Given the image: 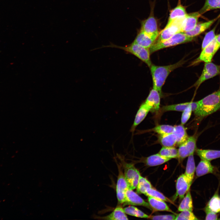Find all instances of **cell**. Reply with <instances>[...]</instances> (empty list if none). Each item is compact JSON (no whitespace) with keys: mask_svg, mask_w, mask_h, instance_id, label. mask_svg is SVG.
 I'll return each mask as SVG.
<instances>
[{"mask_svg":"<svg viewBox=\"0 0 220 220\" xmlns=\"http://www.w3.org/2000/svg\"><path fill=\"white\" fill-rule=\"evenodd\" d=\"M99 218L102 219L110 220L128 219L123 208L120 206L116 207L114 211L109 215Z\"/></svg>","mask_w":220,"mask_h":220,"instance_id":"cell-23","label":"cell"},{"mask_svg":"<svg viewBox=\"0 0 220 220\" xmlns=\"http://www.w3.org/2000/svg\"><path fill=\"white\" fill-rule=\"evenodd\" d=\"M123 206L126 205L141 206L151 209L149 203L145 201L133 190L128 189L125 193V200Z\"/></svg>","mask_w":220,"mask_h":220,"instance_id":"cell-12","label":"cell"},{"mask_svg":"<svg viewBox=\"0 0 220 220\" xmlns=\"http://www.w3.org/2000/svg\"><path fill=\"white\" fill-rule=\"evenodd\" d=\"M220 48V45L217 42L215 36L213 40L202 50L200 56L195 61V63L200 62H211L214 56Z\"/></svg>","mask_w":220,"mask_h":220,"instance_id":"cell-7","label":"cell"},{"mask_svg":"<svg viewBox=\"0 0 220 220\" xmlns=\"http://www.w3.org/2000/svg\"><path fill=\"white\" fill-rule=\"evenodd\" d=\"M187 14L185 7L181 4H179L170 11L166 26L168 25L177 18L186 16Z\"/></svg>","mask_w":220,"mask_h":220,"instance_id":"cell-21","label":"cell"},{"mask_svg":"<svg viewBox=\"0 0 220 220\" xmlns=\"http://www.w3.org/2000/svg\"><path fill=\"white\" fill-rule=\"evenodd\" d=\"M219 0H206L205 3L199 11L201 15L210 10L218 9Z\"/></svg>","mask_w":220,"mask_h":220,"instance_id":"cell-34","label":"cell"},{"mask_svg":"<svg viewBox=\"0 0 220 220\" xmlns=\"http://www.w3.org/2000/svg\"><path fill=\"white\" fill-rule=\"evenodd\" d=\"M191 102L190 104L183 111L181 119V124L184 125L190 118L192 112Z\"/></svg>","mask_w":220,"mask_h":220,"instance_id":"cell-39","label":"cell"},{"mask_svg":"<svg viewBox=\"0 0 220 220\" xmlns=\"http://www.w3.org/2000/svg\"><path fill=\"white\" fill-rule=\"evenodd\" d=\"M201 16L199 11L187 14L183 23L181 32L185 33L193 30L197 24Z\"/></svg>","mask_w":220,"mask_h":220,"instance_id":"cell-13","label":"cell"},{"mask_svg":"<svg viewBox=\"0 0 220 220\" xmlns=\"http://www.w3.org/2000/svg\"><path fill=\"white\" fill-rule=\"evenodd\" d=\"M148 200L150 206L155 211L173 212L164 201L150 196H148Z\"/></svg>","mask_w":220,"mask_h":220,"instance_id":"cell-22","label":"cell"},{"mask_svg":"<svg viewBox=\"0 0 220 220\" xmlns=\"http://www.w3.org/2000/svg\"><path fill=\"white\" fill-rule=\"evenodd\" d=\"M159 93L154 89H152L144 102L150 108V112H156L160 108V98Z\"/></svg>","mask_w":220,"mask_h":220,"instance_id":"cell-15","label":"cell"},{"mask_svg":"<svg viewBox=\"0 0 220 220\" xmlns=\"http://www.w3.org/2000/svg\"><path fill=\"white\" fill-rule=\"evenodd\" d=\"M198 219L192 211L184 210L176 216L175 220H195Z\"/></svg>","mask_w":220,"mask_h":220,"instance_id":"cell-37","label":"cell"},{"mask_svg":"<svg viewBox=\"0 0 220 220\" xmlns=\"http://www.w3.org/2000/svg\"><path fill=\"white\" fill-rule=\"evenodd\" d=\"M140 30L149 37L156 39L159 32L156 19L153 15H151L141 21Z\"/></svg>","mask_w":220,"mask_h":220,"instance_id":"cell-9","label":"cell"},{"mask_svg":"<svg viewBox=\"0 0 220 220\" xmlns=\"http://www.w3.org/2000/svg\"><path fill=\"white\" fill-rule=\"evenodd\" d=\"M193 38L187 36L184 33H177L164 41H155L149 48L150 53L164 48L191 42Z\"/></svg>","mask_w":220,"mask_h":220,"instance_id":"cell-3","label":"cell"},{"mask_svg":"<svg viewBox=\"0 0 220 220\" xmlns=\"http://www.w3.org/2000/svg\"><path fill=\"white\" fill-rule=\"evenodd\" d=\"M191 185L187 177L184 174L180 175L177 179L176 183V196L181 199L184 197Z\"/></svg>","mask_w":220,"mask_h":220,"instance_id":"cell-14","label":"cell"},{"mask_svg":"<svg viewBox=\"0 0 220 220\" xmlns=\"http://www.w3.org/2000/svg\"><path fill=\"white\" fill-rule=\"evenodd\" d=\"M156 40V39L149 37L140 30L133 42L142 46L149 49Z\"/></svg>","mask_w":220,"mask_h":220,"instance_id":"cell-19","label":"cell"},{"mask_svg":"<svg viewBox=\"0 0 220 220\" xmlns=\"http://www.w3.org/2000/svg\"><path fill=\"white\" fill-rule=\"evenodd\" d=\"M152 188L150 182L146 178L140 176L136 187L137 192L145 194L148 188Z\"/></svg>","mask_w":220,"mask_h":220,"instance_id":"cell-32","label":"cell"},{"mask_svg":"<svg viewBox=\"0 0 220 220\" xmlns=\"http://www.w3.org/2000/svg\"><path fill=\"white\" fill-rule=\"evenodd\" d=\"M190 102H185L164 106L162 108V110L164 112L169 111L183 112Z\"/></svg>","mask_w":220,"mask_h":220,"instance_id":"cell-36","label":"cell"},{"mask_svg":"<svg viewBox=\"0 0 220 220\" xmlns=\"http://www.w3.org/2000/svg\"><path fill=\"white\" fill-rule=\"evenodd\" d=\"M171 159L166 157L157 153L148 157L145 160L146 164L149 166H155L162 164Z\"/></svg>","mask_w":220,"mask_h":220,"instance_id":"cell-25","label":"cell"},{"mask_svg":"<svg viewBox=\"0 0 220 220\" xmlns=\"http://www.w3.org/2000/svg\"><path fill=\"white\" fill-rule=\"evenodd\" d=\"M105 47L115 48L122 50L131 54L145 62L150 67L152 65L150 60L149 49L142 46L134 42L126 46H122L111 44Z\"/></svg>","mask_w":220,"mask_h":220,"instance_id":"cell-2","label":"cell"},{"mask_svg":"<svg viewBox=\"0 0 220 220\" xmlns=\"http://www.w3.org/2000/svg\"><path fill=\"white\" fill-rule=\"evenodd\" d=\"M220 74V66L211 62L205 63L202 74L194 86L198 87L205 81Z\"/></svg>","mask_w":220,"mask_h":220,"instance_id":"cell-8","label":"cell"},{"mask_svg":"<svg viewBox=\"0 0 220 220\" xmlns=\"http://www.w3.org/2000/svg\"><path fill=\"white\" fill-rule=\"evenodd\" d=\"M216 38L217 42L220 45V34L216 35Z\"/></svg>","mask_w":220,"mask_h":220,"instance_id":"cell-43","label":"cell"},{"mask_svg":"<svg viewBox=\"0 0 220 220\" xmlns=\"http://www.w3.org/2000/svg\"><path fill=\"white\" fill-rule=\"evenodd\" d=\"M127 214L137 217L148 218L149 216L134 206H129L123 208Z\"/></svg>","mask_w":220,"mask_h":220,"instance_id":"cell-31","label":"cell"},{"mask_svg":"<svg viewBox=\"0 0 220 220\" xmlns=\"http://www.w3.org/2000/svg\"><path fill=\"white\" fill-rule=\"evenodd\" d=\"M218 9H220V0H219V3L218 6Z\"/></svg>","mask_w":220,"mask_h":220,"instance_id":"cell-44","label":"cell"},{"mask_svg":"<svg viewBox=\"0 0 220 220\" xmlns=\"http://www.w3.org/2000/svg\"><path fill=\"white\" fill-rule=\"evenodd\" d=\"M148 218L152 220H175L176 216L174 215L149 216Z\"/></svg>","mask_w":220,"mask_h":220,"instance_id":"cell-41","label":"cell"},{"mask_svg":"<svg viewBox=\"0 0 220 220\" xmlns=\"http://www.w3.org/2000/svg\"><path fill=\"white\" fill-rule=\"evenodd\" d=\"M194 153L190 155L188 157L185 175L190 183L192 184L196 171V167L193 156Z\"/></svg>","mask_w":220,"mask_h":220,"instance_id":"cell-24","label":"cell"},{"mask_svg":"<svg viewBox=\"0 0 220 220\" xmlns=\"http://www.w3.org/2000/svg\"><path fill=\"white\" fill-rule=\"evenodd\" d=\"M215 171V168L210 161L202 159L196 168V175L198 177L209 173H213Z\"/></svg>","mask_w":220,"mask_h":220,"instance_id":"cell-17","label":"cell"},{"mask_svg":"<svg viewBox=\"0 0 220 220\" xmlns=\"http://www.w3.org/2000/svg\"><path fill=\"white\" fill-rule=\"evenodd\" d=\"M159 153L171 159L178 158V150L174 147H163Z\"/></svg>","mask_w":220,"mask_h":220,"instance_id":"cell-30","label":"cell"},{"mask_svg":"<svg viewBox=\"0 0 220 220\" xmlns=\"http://www.w3.org/2000/svg\"><path fill=\"white\" fill-rule=\"evenodd\" d=\"M150 111V108L145 102L141 105L136 115L133 124L130 130V131L132 132V134L136 127L143 120Z\"/></svg>","mask_w":220,"mask_h":220,"instance_id":"cell-16","label":"cell"},{"mask_svg":"<svg viewBox=\"0 0 220 220\" xmlns=\"http://www.w3.org/2000/svg\"><path fill=\"white\" fill-rule=\"evenodd\" d=\"M183 63L181 61L172 64L159 66L152 65L150 67L152 75L153 88L160 93L162 86L170 73Z\"/></svg>","mask_w":220,"mask_h":220,"instance_id":"cell-1","label":"cell"},{"mask_svg":"<svg viewBox=\"0 0 220 220\" xmlns=\"http://www.w3.org/2000/svg\"><path fill=\"white\" fill-rule=\"evenodd\" d=\"M220 14H219V15H218V17H217V18H220Z\"/></svg>","mask_w":220,"mask_h":220,"instance_id":"cell-45","label":"cell"},{"mask_svg":"<svg viewBox=\"0 0 220 220\" xmlns=\"http://www.w3.org/2000/svg\"><path fill=\"white\" fill-rule=\"evenodd\" d=\"M185 17L177 18L170 24L166 26L159 33L155 42H161L166 40L176 34L180 32Z\"/></svg>","mask_w":220,"mask_h":220,"instance_id":"cell-5","label":"cell"},{"mask_svg":"<svg viewBox=\"0 0 220 220\" xmlns=\"http://www.w3.org/2000/svg\"><path fill=\"white\" fill-rule=\"evenodd\" d=\"M215 27L207 33L203 40L202 45V50L210 43L215 38L216 35L215 33Z\"/></svg>","mask_w":220,"mask_h":220,"instance_id":"cell-38","label":"cell"},{"mask_svg":"<svg viewBox=\"0 0 220 220\" xmlns=\"http://www.w3.org/2000/svg\"><path fill=\"white\" fill-rule=\"evenodd\" d=\"M119 174L116 186V195L118 203L123 204L125 200L126 192L129 187L121 167L119 166Z\"/></svg>","mask_w":220,"mask_h":220,"instance_id":"cell-11","label":"cell"},{"mask_svg":"<svg viewBox=\"0 0 220 220\" xmlns=\"http://www.w3.org/2000/svg\"><path fill=\"white\" fill-rule=\"evenodd\" d=\"M204 211L206 214L205 219L212 220L218 219V215L216 213L210 211L206 206L204 208Z\"/></svg>","mask_w":220,"mask_h":220,"instance_id":"cell-42","label":"cell"},{"mask_svg":"<svg viewBox=\"0 0 220 220\" xmlns=\"http://www.w3.org/2000/svg\"><path fill=\"white\" fill-rule=\"evenodd\" d=\"M149 130L155 132L159 135L170 134L174 132V126L168 125H159Z\"/></svg>","mask_w":220,"mask_h":220,"instance_id":"cell-33","label":"cell"},{"mask_svg":"<svg viewBox=\"0 0 220 220\" xmlns=\"http://www.w3.org/2000/svg\"><path fill=\"white\" fill-rule=\"evenodd\" d=\"M211 211L217 213L220 212V196L216 193L206 206Z\"/></svg>","mask_w":220,"mask_h":220,"instance_id":"cell-29","label":"cell"},{"mask_svg":"<svg viewBox=\"0 0 220 220\" xmlns=\"http://www.w3.org/2000/svg\"><path fill=\"white\" fill-rule=\"evenodd\" d=\"M146 196H150L155 198L173 203L172 201L165 196L162 193L152 188H148L145 194Z\"/></svg>","mask_w":220,"mask_h":220,"instance_id":"cell-35","label":"cell"},{"mask_svg":"<svg viewBox=\"0 0 220 220\" xmlns=\"http://www.w3.org/2000/svg\"><path fill=\"white\" fill-rule=\"evenodd\" d=\"M159 141L163 147H174L177 143V137L174 133L159 135Z\"/></svg>","mask_w":220,"mask_h":220,"instance_id":"cell-26","label":"cell"},{"mask_svg":"<svg viewBox=\"0 0 220 220\" xmlns=\"http://www.w3.org/2000/svg\"><path fill=\"white\" fill-rule=\"evenodd\" d=\"M196 151L202 159L210 161L220 158V150L196 149Z\"/></svg>","mask_w":220,"mask_h":220,"instance_id":"cell-20","label":"cell"},{"mask_svg":"<svg viewBox=\"0 0 220 220\" xmlns=\"http://www.w3.org/2000/svg\"><path fill=\"white\" fill-rule=\"evenodd\" d=\"M193 201L190 191L189 190L180 204L178 210L182 211L184 210L193 211Z\"/></svg>","mask_w":220,"mask_h":220,"instance_id":"cell-28","label":"cell"},{"mask_svg":"<svg viewBox=\"0 0 220 220\" xmlns=\"http://www.w3.org/2000/svg\"><path fill=\"white\" fill-rule=\"evenodd\" d=\"M202 111V117L210 115L220 109V90L198 101Z\"/></svg>","mask_w":220,"mask_h":220,"instance_id":"cell-4","label":"cell"},{"mask_svg":"<svg viewBox=\"0 0 220 220\" xmlns=\"http://www.w3.org/2000/svg\"><path fill=\"white\" fill-rule=\"evenodd\" d=\"M124 170V175L129 189L134 190L136 188L141 176L139 171L132 164L122 161Z\"/></svg>","mask_w":220,"mask_h":220,"instance_id":"cell-6","label":"cell"},{"mask_svg":"<svg viewBox=\"0 0 220 220\" xmlns=\"http://www.w3.org/2000/svg\"><path fill=\"white\" fill-rule=\"evenodd\" d=\"M191 105L192 111L195 115L199 117H202V109L198 101L191 102Z\"/></svg>","mask_w":220,"mask_h":220,"instance_id":"cell-40","label":"cell"},{"mask_svg":"<svg viewBox=\"0 0 220 220\" xmlns=\"http://www.w3.org/2000/svg\"><path fill=\"white\" fill-rule=\"evenodd\" d=\"M174 133L177 137L176 145L179 146L186 141L189 137L185 128L181 124L174 126Z\"/></svg>","mask_w":220,"mask_h":220,"instance_id":"cell-27","label":"cell"},{"mask_svg":"<svg viewBox=\"0 0 220 220\" xmlns=\"http://www.w3.org/2000/svg\"><path fill=\"white\" fill-rule=\"evenodd\" d=\"M218 19L217 17L207 22L197 24L193 30L184 33L189 37L194 38L209 28Z\"/></svg>","mask_w":220,"mask_h":220,"instance_id":"cell-18","label":"cell"},{"mask_svg":"<svg viewBox=\"0 0 220 220\" xmlns=\"http://www.w3.org/2000/svg\"><path fill=\"white\" fill-rule=\"evenodd\" d=\"M196 138L192 136L189 137L187 140L179 145L178 158L182 160L194 153L196 149Z\"/></svg>","mask_w":220,"mask_h":220,"instance_id":"cell-10","label":"cell"}]
</instances>
